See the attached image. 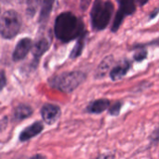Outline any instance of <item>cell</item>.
<instances>
[{
    "instance_id": "cell-11",
    "label": "cell",
    "mask_w": 159,
    "mask_h": 159,
    "mask_svg": "<svg viewBox=\"0 0 159 159\" xmlns=\"http://www.w3.org/2000/svg\"><path fill=\"white\" fill-rule=\"evenodd\" d=\"M129 68H130V63L129 61H124L120 62L118 65L114 67L110 73V76H111L112 80H118L120 78H122L127 74V72L129 70Z\"/></svg>"
},
{
    "instance_id": "cell-6",
    "label": "cell",
    "mask_w": 159,
    "mask_h": 159,
    "mask_svg": "<svg viewBox=\"0 0 159 159\" xmlns=\"http://www.w3.org/2000/svg\"><path fill=\"white\" fill-rule=\"evenodd\" d=\"M44 129V125L40 121H35L34 124L28 126L27 128L23 129V130L20 133V142H27L35 136L39 135Z\"/></svg>"
},
{
    "instance_id": "cell-8",
    "label": "cell",
    "mask_w": 159,
    "mask_h": 159,
    "mask_svg": "<svg viewBox=\"0 0 159 159\" xmlns=\"http://www.w3.org/2000/svg\"><path fill=\"white\" fill-rule=\"evenodd\" d=\"M50 46V37L41 36V38H37V40L33 44V55L34 60L37 61L48 48Z\"/></svg>"
},
{
    "instance_id": "cell-3",
    "label": "cell",
    "mask_w": 159,
    "mask_h": 159,
    "mask_svg": "<svg viewBox=\"0 0 159 159\" xmlns=\"http://www.w3.org/2000/svg\"><path fill=\"white\" fill-rule=\"evenodd\" d=\"M114 11V6L111 2H103L102 0H96L91 10V23L94 29H104L112 17Z\"/></svg>"
},
{
    "instance_id": "cell-16",
    "label": "cell",
    "mask_w": 159,
    "mask_h": 159,
    "mask_svg": "<svg viewBox=\"0 0 159 159\" xmlns=\"http://www.w3.org/2000/svg\"><path fill=\"white\" fill-rule=\"evenodd\" d=\"M126 15L121 11V10H118L117 13H116V16L115 18V20H114V24H113V27H112V31L113 32H116L117 29L119 28V26L121 25L123 20H124V17Z\"/></svg>"
},
{
    "instance_id": "cell-2",
    "label": "cell",
    "mask_w": 159,
    "mask_h": 159,
    "mask_svg": "<svg viewBox=\"0 0 159 159\" xmlns=\"http://www.w3.org/2000/svg\"><path fill=\"white\" fill-rule=\"evenodd\" d=\"M86 79V75L79 71L63 73L54 76L50 81V86L60 91L70 93L79 87Z\"/></svg>"
},
{
    "instance_id": "cell-13",
    "label": "cell",
    "mask_w": 159,
    "mask_h": 159,
    "mask_svg": "<svg viewBox=\"0 0 159 159\" xmlns=\"http://www.w3.org/2000/svg\"><path fill=\"white\" fill-rule=\"evenodd\" d=\"M121 10L125 15H130L135 11V0H116Z\"/></svg>"
},
{
    "instance_id": "cell-1",
    "label": "cell",
    "mask_w": 159,
    "mask_h": 159,
    "mask_svg": "<svg viewBox=\"0 0 159 159\" xmlns=\"http://www.w3.org/2000/svg\"><path fill=\"white\" fill-rule=\"evenodd\" d=\"M54 32L60 40L69 42L85 34V28L82 20L71 12L60 14L55 21Z\"/></svg>"
},
{
    "instance_id": "cell-21",
    "label": "cell",
    "mask_w": 159,
    "mask_h": 159,
    "mask_svg": "<svg viewBox=\"0 0 159 159\" xmlns=\"http://www.w3.org/2000/svg\"><path fill=\"white\" fill-rule=\"evenodd\" d=\"M22 159H47V157L44 156V155H41V154H36L33 157H24Z\"/></svg>"
},
{
    "instance_id": "cell-18",
    "label": "cell",
    "mask_w": 159,
    "mask_h": 159,
    "mask_svg": "<svg viewBox=\"0 0 159 159\" xmlns=\"http://www.w3.org/2000/svg\"><path fill=\"white\" fill-rule=\"evenodd\" d=\"M121 106H122V103L120 102H116L115 104L112 105V107L109 109V113L110 115L112 116H118L119 113H120V110H121Z\"/></svg>"
},
{
    "instance_id": "cell-14",
    "label": "cell",
    "mask_w": 159,
    "mask_h": 159,
    "mask_svg": "<svg viewBox=\"0 0 159 159\" xmlns=\"http://www.w3.org/2000/svg\"><path fill=\"white\" fill-rule=\"evenodd\" d=\"M84 39H85V34L78 37L77 43H76L75 47L74 48V49H73V51L71 53V56H70L72 59H75V58L78 57L81 54V52L83 50V48H84Z\"/></svg>"
},
{
    "instance_id": "cell-10",
    "label": "cell",
    "mask_w": 159,
    "mask_h": 159,
    "mask_svg": "<svg viewBox=\"0 0 159 159\" xmlns=\"http://www.w3.org/2000/svg\"><path fill=\"white\" fill-rule=\"evenodd\" d=\"M33 114V109L31 106L27 105V104H20L18 105L15 110H14V114H13V117L15 121H21L24 120L28 117H30Z\"/></svg>"
},
{
    "instance_id": "cell-9",
    "label": "cell",
    "mask_w": 159,
    "mask_h": 159,
    "mask_svg": "<svg viewBox=\"0 0 159 159\" xmlns=\"http://www.w3.org/2000/svg\"><path fill=\"white\" fill-rule=\"evenodd\" d=\"M110 106V101L106 99H100L90 102L88 107L87 111L90 114H101L107 110Z\"/></svg>"
},
{
    "instance_id": "cell-23",
    "label": "cell",
    "mask_w": 159,
    "mask_h": 159,
    "mask_svg": "<svg viewBox=\"0 0 159 159\" xmlns=\"http://www.w3.org/2000/svg\"><path fill=\"white\" fill-rule=\"evenodd\" d=\"M135 1H137L140 5H144V4H146V3H147V1H148V0H135Z\"/></svg>"
},
{
    "instance_id": "cell-22",
    "label": "cell",
    "mask_w": 159,
    "mask_h": 159,
    "mask_svg": "<svg viewBox=\"0 0 159 159\" xmlns=\"http://www.w3.org/2000/svg\"><path fill=\"white\" fill-rule=\"evenodd\" d=\"M97 159H114L113 155H102L101 157H99Z\"/></svg>"
},
{
    "instance_id": "cell-15",
    "label": "cell",
    "mask_w": 159,
    "mask_h": 159,
    "mask_svg": "<svg viewBox=\"0 0 159 159\" xmlns=\"http://www.w3.org/2000/svg\"><path fill=\"white\" fill-rule=\"evenodd\" d=\"M40 4H41V0H28L27 14L29 16H34V14L35 13V11Z\"/></svg>"
},
{
    "instance_id": "cell-7",
    "label": "cell",
    "mask_w": 159,
    "mask_h": 159,
    "mask_svg": "<svg viewBox=\"0 0 159 159\" xmlns=\"http://www.w3.org/2000/svg\"><path fill=\"white\" fill-rule=\"evenodd\" d=\"M32 46H33V41L30 38H23L20 40L14 49L13 60L17 61L25 58V56L28 54V52L32 48Z\"/></svg>"
},
{
    "instance_id": "cell-4",
    "label": "cell",
    "mask_w": 159,
    "mask_h": 159,
    "mask_svg": "<svg viewBox=\"0 0 159 159\" xmlns=\"http://www.w3.org/2000/svg\"><path fill=\"white\" fill-rule=\"evenodd\" d=\"M21 18L14 10H7L0 18V34L4 38H13L20 31Z\"/></svg>"
},
{
    "instance_id": "cell-19",
    "label": "cell",
    "mask_w": 159,
    "mask_h": 159,
    "mask_svg": "<svg viewBox=\"0 0 159 159\" xmlns=\"http://www.w3.org/2000/svg\"><path fill=\"white\" fill-rule=\"evenodd\" d=\"M7 84V77L4 71H0V91L5 88Z\"/></svg>"
},
{
    "instance_id": "cell-12",
    "label": "cell",
    "mask_w": 159,
    "mask_h": 159,
    "mask_svg": "<svg viewBox=\"0 0 159 159\" xmlns=\"http://www.w3.org/2000/svg\"><path fill=\"white\" fill-rule=\"evenodd\" d=\"M53 4H54V0H43L42 8L40 11V17H39V21L41 23H44L48 20L50 12L52 10Z\"/></svg>"
},
{
    "instance_id": "cell-5",
    "label": "cell",
    "mask_w": 159,
    "mask_h": 159,
    "mask_svg": "<svg viewBox=\"0 0 159 159\" xmlns=\"http://www.w3.org/2000/svg\"><path fill=\"white\" fill-rule=\"evenodd\" d=\"M61 110L58 105L52 103H46L41 108V116L48 125L55 124L61 117Z\"/></svg>"
},
{
    "instance_id": "cell-17",
    "label": "cell",
    "mask_w": 159,
    "mask_h": 159,
    "mask_svg": "<svg viewBox=\"0 0 159 159\" xmlns=\"http://www.w3.org/2000/svg\"><path fill=\"white\" fill-rule=\"evenodd\" d=\"M110 64H111V60H109V59H105V61H102V63L99 66L98 73H100V74H101V76H102V75H103L106 73V71L108 70V68H109Z\"/></svg>"
},
{
    "instance_id": "cell-20",
    "label": "cell",
    "mask_w": 159,
    "mask_h": 159,
    "mask_svg": "<svg viewBox=\"0 0 159 159\" xmlns=\"http://www.w3.org/2000/svg\"><path fill=\"white\" fill-rule=\"evenodd\" d=\"M145 56H146V52L145 51H141V52H138L134 56V58H135L136 61H142V60H143L145 58Z\"/></svg>"
}]
</instances>
